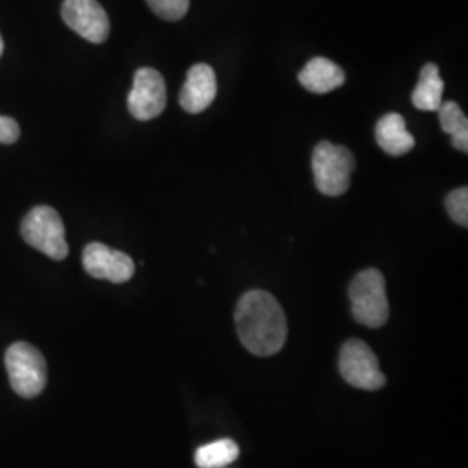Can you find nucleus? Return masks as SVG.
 Listing matches in <instances>:
<instances>
[{
  "label": "nucleus",
  "mask_w": 468,
  "mask_h": 468,
  "mask_svg": "<svg viewBox=\"0 0 468 468\" xmlns=\"http://www.w3.org/2000/svg\"><path fill=\"white\" fill-rule=\"evenodd\" d=\"M5 369L17 396L37 398L48 384V365L42 352L28 342H16L5 351Z\"/></svg>",
  "instance_id": "4"
},
{
  "label": "nucleus",
  "mask_w": 468,
  "mask_h": 468,
  "mask_svg": "<svg viewBox=\"0 0 468 468\" xmlns=\"http://www.w3.org/2000/svg\"><path fill=\"white\" fill-rule=\"evenodd\" d=\"M446 210L450 214V218L467 228L468 226V189L467 186H462V187H456L454 191H452L448 197H446Z\"/></svg>",
  "instance_id": "16"
},
{
  "label": "nucleus",
  "mask_w": 468,
  "mask_h": 468,
  "mask_svg": "<svg viewBox=\"0 0 468 468\" xmlns=\"http://www.w3.org/2000/svg\"><path fill=\"white\" fill-rule=\"evenodd\" d=\"M236 334L247 351L268 357L283 349L288 324L283 307L264 290L247 292L234 313Z\"/></svg>",
  "instance_id": "1"
},
{
  "label": "nucleus",
  "mask_w": 468,
  "mask_h": 468,
  "mask_svg": "<svg viewBox=\"0 0 468 468\" xmlns=\"http://www.w3.org/2000/svg\"><path fill=\"white\" fill-rule=\"evenodd\" d=\"M151 11L165 21H179L189 9V0H146Z\"/></svg>",
  "instance_id": "17"
},
{
  "label": "nucleus",
  "mask_w": 468,
  "mask_h": 468,
  "mask_svg": "<svg viewBox=\"0 0 468 468\" xmlns=\"http://www.w3.org/2000/svg\"><path fill=\"white\" fill-rule=\"evenodd\" d=\"M375 137L382 150L390 156H402L415 148V137L408 133L399 113H387L377 122Z\"/></svg>",
  "instance_id": "12"
},
{
  "label": "nucleus",
  "mask_w": 468,
  "mask_h": 468,
  "mask_svg": "<svg viewBox=\"0 0 468 468\" xmlns=\"http://www.w3.org/2000/svg\"><path fill=\"white\" fill-rule=\"evenodd\" d=\"M356 160L351 150L342 144L323 141L313 153V172L319 193L324 197H342L351 187Z\"/></svg>",
  "instance_id": "3"
},
{
  "label": "nucleus",
  "mask_w": 468,
  "mask_h": 468,
  "mask_svg": "<svg viewBox=\"0 0 468 468\" xmlns=\"http://www.w3.org/2000/svg\"><path fill=\"white\" fill-rule=\"evenodd\" d=\"M127 106L135 120L148 122L160 117L167 106V85L162 73L153 68L137 69Z\"/></svg>",
  "instance_id": "7"
},
{
  "label": "nucleus",
  "mask_w": 468,
  "mask_h": 468,
  "mask_svg": "<svg viewBox=\"0 0 468 468\" xmlns=\"http://www.w3.org/2000/svg\"><path fill=\"white\" fill-rule=\"evenodd\" d=\"M442 94L444 82L439 75V68L434 63H427L420 71L419 85L411 94V101L421 112H437L442 104Z\"/></svg>",
  "instance_id": "13"
},
{
  "label": "nucleus",
  "mask_w": 468,
  "mask_h": 468,
  "mask_svg": "<svg viewBox=\"0 0 468 468\" xmlns=\"http://www.w3.org/2000/svg\"><path fill=\"white\" fill-rule=\"evenodd\" d=\"M239 456V448L233 439H218L201 446L195 452V463L198 468H226Z\"/></svg>",
  "instance_id": "15"
},
{
  "label": "nucleus",
  "mask_w": 468,
  "mask_h": 468,
  "mask_svg": "<svg viewBox=\"0 0 468 468\" xmlns=\"http://www.w3.org/2000/svg\"><path fill=\"white\" fill-rule=\"evenodd\" d=\"M216 96H218V80H216L214 68L205 63H198L189 68L185 85L179 94L181 108L191 115H197L205 112L214 102Z\"/></svg>",
  "instance_id": "10"
},
{
  "label": "nucleus",
  "mask_w": 468,
  "mask_h": 468,
  "mask_svg": "<svg viewBox=\"0 0 468 468\" xmlns=\"http://www.w3.org/2000/svg\"><path fill=\"white\" fill-rule=\"evenodd\" d=\"M2 52H4V40H2V35H0V56H2Z\"/></svg>",
  "instance_id": "19"
},
{
  "label": "nucleus",
  "mask_w": 468,
  "mask_h": 468,
  "mask_svg": "<svg viewBox=\"0 0 468 468\" xmlns=\"http://www.w3.org/2000/svg\"><path fill=\"white\" fill-rule=\"evenodd\" d=\"M338 369L342 378L356 388L378 390L387 382L377 354L359 338H351L342 346Z\"/></svg>",
  "instance_id": "6"
},
{
  "label": "nucleus",
  "mask_w": 468,
  "mask_h": 468,
  "mask_svg": "<svg viewBox=\"0 0 468 468\" xmlns=\"http://www.w3.org/2000/svg\"><path fill=\"white\" fill-rule=\"evenodd\" d=\"M19 125L16 120L0 115V144H15L19 139Z\"/></svg>",
  "instance_id": "18"
},
{
  "label": "nucleus",
  "mask_w": 468,
  "mask_h": 468,
  "mask_svg": "<svg viewBox=\"0 0 468 468\" xmlns=\"http://www.w3.org/2000/svg\"><path fill=\"white\" fill-rule=\"evenodd\" d=\"M437 112L442 133L452 137V146L456 150L468 153V120L460 104L454 101H442Z\"/></svg>",
  "instance_id": "14"
},
{
  "label": "nucleus",
  "mask_w": 468,
  "mask_h": 468,
  "mask_svg": "<svg viewBox=\"0 0 468 468\" xmlns=\"http://www.w3.org/2000/svg\"><path fill=\"white\" fill-rule=\"evenodd\" d=\"M21 236L35 250L46 253L52 261L67 259L65 224L52 207L38 205L32 208L21 222Z\"/></svg>",
  "instance_id": "5"
},
{
  "label": "nucleus",
  "mask_w": 468,
  "mask_h": 468,
  "mask_svg": "<svg viewBox=\"0 0 468 468\" xmlns=\"http://www.w3.org/2000/svg\"><path fill=\"white\" fill-rule=\"evenodd\" d=\"M61 16L75 34L92 44H102L110 35V17L98 0H65Z\"/></svg>",
  "instance_id": "9"
},
{
  "label": "nucleus",
  "mask_w": 468,
  "mask_h": 468,
  "mask_svg": "<svg viewBox=\"0 0 468 468\" xmlns=\"http://www.w3.org/2000/svg\"><path fill=\"white\" fill-rule=\"evenodd\" d=\"M352 316L368 328H382L388 319V299L384 274L378 269H365L349 286Z\"/></svg>",
  "instance_id": "2"
},
{
  "label": "nucleus",
  "mask_w": 468,
  "mask_h": 468,
  "mask_svg": "<svg viewBox=\"0 0 468 468\" xmlns=\"http://www.w3.org/2000/svg\"><path fill=\"white\" fill-rule=\"evenodd\" d=\"M82 264L89 276L112 283H127L134 276V261L125 251L113 250L98 241L85 247Z\"/></svg>",
  "instance_id": "8"
},
{
  "label": "nucleus",
  "mask_w": 468,
  "mask_h": 468,
  "mask_svg": "<svg viewBox=\"0 0 468 468\" xmlns=\"http://www.w3.org/2000/svg\"><path fill=\"white\" fill-rule=\"evenodd\" d=\"M299 82L313 94H328L346 84V73L326 58H313L299 73Z\"/></svg>",
  "instance_id": "11"
}]
</instances>
